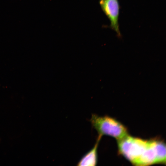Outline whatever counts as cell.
Returning <instances> with one entry per match:
<instances>
[{
	"instance_id": "obj_1",
	"label": "cell",
	"mask_w": 166,
	"mask_h": 166,
	"mask_svg": "<svg viewBox=\"0 0 166 166\" xmlns=\"http://www.w3.org/2000/svg\"><path fill=\"white\" fill-rule=\"evenodd\" d=\"M90 121L98 136L109 135L118 140L128 135L127 129L116 120L107 116L92 114Z\"/></svg>"
},
{
	"instance_id": "obj_2",
	"label": "cell",
	"mask_w": 166,
	"mask_h": 166,
	"mask_svg": "<svg viewBox=\"0 0 166 166\" xmlns=\"http://www.w3.org/2000/svg\"><path fill=\"white\" fill-rule=\"evenodd\" d=\"M148 140L127 135L117 140L119 153L134 164L146 148Z\"/></svg>"
},
{
	"instance_id": "obj_3",
	"label": "cell",
	"mask_w": 166,
	"mask_h": 166,
	"mask_svg": "<svg viewBox=\"0 0 166 166\" xmlns=\"http://www.w3.org/2000/svg\"><path fill=\"white\" fill-rule=\"evenodd\" d=\"M99 4L102 11L110 22L109 27L115 31L119 37L121 35L118 22L120 6L118 0H100Z\"/></svg>"
},
{
	"instance_id": "obj_4",
	"label": "cell",
	"mask_w": 166,
	"mask_h": 166,
	"mask_svg": "<svg viewBox=\"0 0 166 166\" xmlns=\"http://www.w3.org/2000/svg\"><path fill=\"white\" fill-rule=\"evenodd\" d=\"M155 164H158L156 139L148 140L146 148L133 165L146 166Z\"/></svg>"
},
{
	"instance_id": "obj_5",
	"label": "cell",
	"mask_w": 166,
	"mask_h": 166,
	"mask_svg": "<svg viewBox=\"0 0 166 166\" xmlns=\"http://www.w3.org/2000/svg\"><path fill=\"white\" fill-rule=\"evenodd\" d=\"M101 137L98 136L93 148L82 157L78 163L77 165L91 166L96 165L97 161V148Z\"/></svg>"
}]
</instances>
